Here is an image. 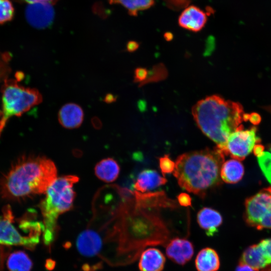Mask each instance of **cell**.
Segmentation results:
<instances>
[{
	"label": "cell",
	"instance_id": "6da1fadb",
	"mask_svg": "<svg viewBox=\"0 0 271 271\" xmlns=\"http://www.w3.org/2000/svg\"><path fill=\"white\" fill-rule=\"evenodd\" d=\"M160 210L136 204L132 196L120 204L117 216L119 266L136 261L147 247L165 246L172 238Z\"/></svg>",
	"mask_w": 271,
	"mask_h": 271
},
{
	"label": "cell",
	"instance_id": "7a4b0ae2",
	"mask_svg": "<svg viewBox=\"0 0 271 271\" xmlns=\"http://www.w3.org/2000/svg\"><path fill=\"white\" fill-rule=\"evenodd\" d=\"M57 178L54 162L41 156L22 157L0 181L4 198L19 199L45 193Z\"/></svg>",
	"mask_w": 271,
	"mask_h": 271
},
{
	"label": "cell",
	"instance_id": "3957f363",
	"mask_svg": "<svg viewBox=\"0 0 271 271\" xmlns=\"http://www.w3.org/2000/svg\"><path fill=\"white\" fill-rule=\"evenodd\" d=\"M224 160L225 155L216 147L185 153L176 159L173 175L182 188L204 198L221 184Z\"/></svg>",
	"mask_w": 271,
	"mask_h": 271
},
{
	"label": "cell",
	"instance_id": "277c9868",
	"mask_svg": "<svg viewBox=\"0 0 271 271\" xmlns=\"http://www.w3.org/2000/svg\"><path fill=\"white\" fill-rule=\"evenodd\" d=\"M192 112L199 128L218 149L225 145L230 133L244 121L240 103L216 95L199 100L192 107Z\"/></svg>",
	"mask_w": 271,
	"mask_h": 271
},
{
	"label": "cell",
	"instance_id": "5b68a950",
	"mask_svg": "<svg viewBox=\"0 0 271 271\" xmlns=\"http://www.w3.org/2000/svg\"><path fill=\"white\" fill-rule=\"evenodd\" d=\"M78 180L74 175L57 178L48 188L45 197L40 203L44 225L42 238L49 250L57 236L59 216L72 207L75 196L73 186Z\"/></svg>",
	"mask_w": 271,
	"mask_h": 271
},
{
	"label": "cell",
	"instance_id": "8992f818",
	"mask_svg": "<svg viewBox=\"0 0 271 271\" xmlns=\"http://www.w3.org/2000/svg\"><path fill=\"white\" fill-rule=\"evenodd\" d=\"M1 92L0 136L9 118L22 115L42 101V95L37 89L25 87L13 79L5 80Z\"/></svg>",
	"mask_w": 271,
	"mask_h": 271
},
{
	"label": "cell",
	"instance_id": "52a82bcc",
	"mask_svg": "<svg viewBox=\"0 0 271 271\" xmlns=\"http://www.w3.org/2000/svg\"><path fill=\"white\" fill-rule=\"evenodd\" d=\"M257 130L255 126L244 130L242 125L230 133L222 148L218 149L225 156H230L232 159L242 161L251 152L254 146L261 142Z\"/></svg>",
	"mask_w": 271,
	"mask_h": 271
},
{
	"label": "cell",
	"instance_id": "ba28073f",
	"mask_svg": "<svg viewBox=\"0 0 271 271\" xmlns=\"http://www.w3.org/2000/svg\"><path fill=\"white\" fill-rule=\"evenodd\" d=\"M14 216L9 206L5 207L0 216V244L21 245L33 250L39 242L29 236L23 235L13 224Z\"/></svg>",
	"mask_w": 271,
	"mask_h": 271
},
{
	"label": "cell",
	"instance_id": "9c48e42d",
	"mask_svg": "<svg viewBox=\"0 0 271 271\" xmlns=\"http://www.w3.org/2000/svg\"><path fill=\"white\" fill-rule=\"evenodd\" d=\"M244 219L247 224L256 228L260 221L271 208V187L263 188L245 201Z\"/></svg>",
	"mask_w": 271,
	"mask_h": 271
},
{
	"label": "cell",
	"instance_id": "30bf717a",
	"mask_svg": "<svg viewBox=\"0 0 271 271\" xmlns=\"http://www.w3.org/2000/svg\"><path fill=\"white\" fill-rule=\"evenodd\" d=\"M53 5L47 3H36L29 4L25 10L26 18L33 27L43 29L52 24L55 12Z\"/></svg>",
	"mask_w": 271,
	"mask_h": 271
},
{
	"label": "cell",
	"instance_id": "8fae6325",
	"mask_svg": "<svg viewBox=\"0 0 271 271\" xmlns=\"http://www.w3.org/2000/svg\"><path fill=\"white\" fill-rule=\"evenodd\" d=\"M165 246L167 257L179 265L185 264L191 259L194 255L193 243L185 238H172Z\"/></svg>",
	"mask_w": 271,
	"mask_h": 271
},
{
	"label": "cell",
	"instance_id": "7c38bea8",
	"mask_svg": "<svg viewBox=\"0 0 271 271\" xmlns=\"http://www.w3.org/2000/svg\"><path fill=\"white\" fill-rule=\"evenodd\" d=\"M207 21L206 13L195 6L185 8L179 17L178 23L180 27L193 32L202 30Z\"/></svg>",
	"mask_w": 271,
	"mask_h": 271
},
{
	"label": "cell",
	"instance_id": "4fadbf2b",
	"mask_svg": "<svg viewBox=\"0 0 271 271\" xmlns=\"http://www.w3.org/2000/svg\"><path fill=\"white\" fill-rule=\"evenodd\" d=\"M197 220L199 226L208 236H212L218 231L222 223V217L217 210L209 207H204L197 213Z\"/></svg>",
	"mask_w": 271,
	"mask_h": 271
},
{
	"label": "cell",
	"instance_id": "5bb4252c",
	"mask_svg": "<svg viewBox=\"0 0 271 271\" xmlns=\"http://www.w3.org/2000/svg\"><path fill=\"white\" fill-rule=\"evenodd\" d=\"M139 258L140 271H162L164 268L166 258L158 248L150 247L145 249Z\"/></svg>",
	"mask_w": 271,
	"mask_h": 271
},
{
	"label": "cell",
	"instance_id": "9a60e30c",
	"mask_svg": "<svg viewBox=\"0 0 271 271\" xmlns=\"http://www.w3.org/2000/svg\"><path fill=\"white\" fill-rule=\"evenodd\" d=\"M84 113L82 108L74 103H68L63 105L58 113L60 123L67 128H75L82 123Z\"/></svg>",
	"mask_w": 271,
	"mask_h": 271
},
{
	"label": "cell",
	"instance_id": "2e32d148",
	"mask_svg": "<svg viewBox=\"0 0 271 271\" xmlns=\"http://www.w3.org/2000/svg\"><path fill=\"white\" fill-rule=\"evenodd\" d=\"M167 181L166 179L156 171L147 169L139 174L134 188L135 191L144 193L165 184Z\"/></svg>",
	"mask_w": 271,
	"mask_h": 271
},
{
	"label": "cell",
	"instance_id": "e0dca14e",
	"mask_svg": "<svg viewBox=\"0 0 271 271\" xmlns=\"http://www.w3.org/2000/svg\"><path fill=\"white\" fill-rule=\"evenodd\" d=\"M220 259L215 250L206 247L197 253L195 265L197 271H217L220 267Z\"/></svg>",
	"mask_w": 271,
	"mask_h": 271
},
{
	"label": "cell",
	"instance_id": "ac0fdd59",
	"mask_svg": "<svg viewBox=\"0 0 271 271\" xmlns=\"http://www.w3.org/2000/svg\"><path fill=\"white\" fill-rule=\"evenodd\" d=\"M239 264L247 265L255 271L268 265L258 244L250 246L243 251Z\"/></svg>",
	"mask_w": 271,
	"mask_h": 271
},
{
	"label": "cell",
	"instance_id": "d6986e66",
	"mask_svg": "<svg viewBox=\"0 0 271 271\" xmlns=\"http://www.w3.org/2000/svg\"><path fill=\"white\" fill-rule=\"evenodd\" d=\"M244 173L242 164L239 160L232 159L223 163L220 170V177L225 183L235 184L242 179Z\"/></svg>",
	"mask_w": 271,
	"mask_h": 271
},
{
	"label": "cell",
	"instance_id": "ffe728a7",
	"mask_svg": "<svg viewBox=\"0 0 271 271\" xmlns=\"http://www.w3.org/2000/svg\"><path fill=\"white\" fill-rule=\"evenodd\" d=\"M94 170L96 176L99 179L109 183L117 178L120 168L116 161L112 158H107L98 162Z\"/></svg>",
	"mask_w": 271,
	"mask_h": 271
},
{
	"label": "cell",
	"instance_id": "44dd1931",
	"mask_svg": "<svg viewBox=\"0 0 271 271\" xmlns=\"http://www.w3.org/2000/svg\"><path fill=\"white\" fill-rule=\"evenodd\" d=\"M7 266L10 271H31L33 262L25 252L16 251L9 256Z\"/></svg>",
	"mask_w": 271,
	"mask_h": 271
},
{
	"label": "cell",
	"instance_id": "7402d4cb",
	"mask_svg": "<svg viewBox=\"0 0 271 271\" xmlns=\"http://www.w3.org/2000/svg\"><path fill=\"white\" fill-rule=\"evenodd\" d=\"M110 4L123 6L130 16H137L139 12L147 10L155 4V0H108Z\"/></svg>",
	"mask_w": 271,
	"mask_h": 271
},
{
	"label": "cell",
	"instance_id": "603a6c76",
	"mask_svg": "<svg viewBox=\"0 0 271 271\" xmlns=\"http://www.w3.org/2000/svg\"><path fill=\"white\" fill-rule=\"evenodd\" d=\"M15 9L11 0H0V25L12 21Z\"/></svg>",
	"mask_w": 271,
	"mask_h": 271
},
{
	"label": "cell",
	"instance_id": "cb8c5ba5",
	"mask_svg": "<svg viewBox=\"0 0 271 271\" xmlns=\"http://www.w3.org/2000/svg\"><path fill=\"white\" fill-rule=\"evenodd\" d=\"M257 162L263 175L271 184V153L264 152L261 156L257 157Z\"/></svg>",
	"mask_w": 271,
	"mask_h": 271
},
{
	"label": "cell",
	"instance_id": "d4e9b609",
	"mask_svg": "<svg viewBox=\"0 0 271 271\" xmlns=\"http://www.w3.org/2000/svg\"><path fill=\"white\" fill-rule=\"evenodd\" d=\"M159 166L163 175L174 172L175 162L170 158L168 155H165L159 159Z\"/></svg>",
	"mask_w": 271,
	"mask_h": 271
},
{
	"label": "cell",
	"instance_id": "484cf974",
	"mask_svg": "<svg viewBox=\"0 0 271 271\" xmlns=\"http://www.w3.org/2000/svg\"><path fill=\"white\" fill-rule=\"evenodd\" d=\"M258 245L269 265L271 264V238L261 240Z\"/></svg>",
	"mask_w": 271,
	"mask_h": 271
},
{
	"label": "cell",
	"instance_id": "4316f807",
	"mask_svg": "<svg viewBox=\"0 0 271 271\" xmlns=\"http://www.w3.org/2000/svg\"><path fill=\"white\" fill-rule=\"evenodd\" d=\"M264 228L271 229V208L263 216L256 227L258 230Z\"/></svg>",
	"mask_w": 271,
	"mask_h": 271
},
{
	"label": "cell",
	"instance_id": "83f0119b",
	"mask_svg": "<svg viewBox=\"0 0 271 271\" xmlns=\"http://www.w3.org/2000/svg\"><path fill=\"white\" fill-rule=\"evenodd\" d=\"M11 249L9 245L0 244V271H3L4 269L5 260L10 252Z\"/></svg>",
	"mask_w": 271,
	"mask_h": 271
},
{
	"label": "cell",
	"instance_id": "f1b7e54d",
	"mask_svg": "<svg viewBox=\"0 0 271 271\" xmlns=\"http://www.w3.org/2000/svg\"><path fill=\"white\" fill-rule=\"evenodd\" d=\"M179 204L184 207L191 206V198L189 195L186 193H181L177 196Z\"/></svg>",
	"mask_w": 271,
	"mask_h": 271
},
{
	"label": "cell",
	"instance_id": "f546056e",
	"mask_svg": "<svg viewBox=\"0 0 271 271\" xmlns=\"http://www.w3.org/2000/svg\"><path fill=\"white\" fill-rule=\"evenodd\" d=\"M243 120L249 121L254 125L258 124L261 121L260 116L257 113L253 112L250 114H245L243 116Z\"/></svg>",
	"mask_w": 271,
	"mask_h": 271
},
{
	"label": "cell",
	"instance_id": "4dcf8cb0",
	"mask_svg": "<svg viewBox=\"0 0 271 271\" xmlns=\"http://www.w3.org/2000/svg\"><path fill=\"white\" fill-rule=\"evenodd\" d=\"M134 78L137 81H142L147 76V70L143 68H138L135 71Z\"/></svg>",
	"mask_w": 271,
	"mask_h": 271
},
{
	"label": "cell",
	"instance_id": "1f68e13d",
	"mask_svg": "<svg viewBox=\"0 0 271 271\" xmlns=\"http://www.w3.org/2000/svg\"><path fill=\"white\" fill-rule=\"evenodd\" d=\"M18 2L27 3L29 4L36 3H47L54 5L59 0H16Z\"/></svg>",
	"mask_w": 271,
	"mask_h": 271
},
{
	"label": "cell",
	"instance_id": "d6a6232c",
	"mask_svg": "<svg viewBox=\"0 0 271 271\" xmlns=\"http://www.w3.org/2000/svg\"><path fill=\"white\" fill-rule=\"evenodd\" d=\"M264 148L263 145L259 144H256L253 149L254 155L257 157L261 156L264 152Z\"/></svg>",
	"mask_w": 271,
	"mask_h": 271
},
{
	"label": "cell",
	"instance_id": "836d02e7",
	"mask_svg": "<svg viewBox=\"0 0 271 271\" xmlns=\"http://www.w3.org/2000/svg\"><path fill=\"white\" fill-rule=\"evenodd\" d=\"M235 271H255L251 267L246 264H238Z\"/></svg>",
	"mask_w": 271,
	"mask_h": 271
},
{
	"label": "cell",
	"instance_id": "e575fe53",
	"mask_svg": "<svg viewBox=\"0 0 271 271\" xmlns=\"http://www.w3.org/2000/svg\"><path fill=\"white\" fill-rule=\"evenodd\" d=\"M138 44L134 41L129 42L127 44V49L129 52H132L138 48Z\"/></svg>",
	"mask_w": 271,
	"mask_h": 271
},
{
	"label": "cell",
	"instance_id": "d590c367",
	"mask_svg": "<svg viewBox=\"0 0 271 271\" xmlns=\"http://www.w3.org/2000/svg\"><path fill=\"white\" fill-rule=\"evenodd\" d=\"M115 98L114 96L111 94H108L104 97V101L106 103H111L115 101Z\"/></svg>",
	"mask_w": 271,
	"mask_h": 271
},
{
	"label": "cell",
	"instance_id": "8d00e7d4",
	"mask_svg": "<svg viewBox=\"0 0 271 271\" xmlns=\"http://www.w3.org/2000/svg\"><path fill=\"white\" fill-rule=\"evenodd\" d=\"M261 271H271V265H269L264 268Z\"/></svg>",
	"mask_w": 271,
	"mask_h": 271
},
{
	"label": "cell",
	"instance_id": "74e56055",
	"mask_svg": "<svg viewBox=\"0 0 271 271\" xmlns=\"http://www.w3.org/2000/svg\"><path fill=\"white\" fill-rule=\"evenodd\" d=\"M269 110H271V107H270V108L269 109Z\"/></svg>",
	"mask_w": 271,
	"mask_h": 271
}]
</instances>
